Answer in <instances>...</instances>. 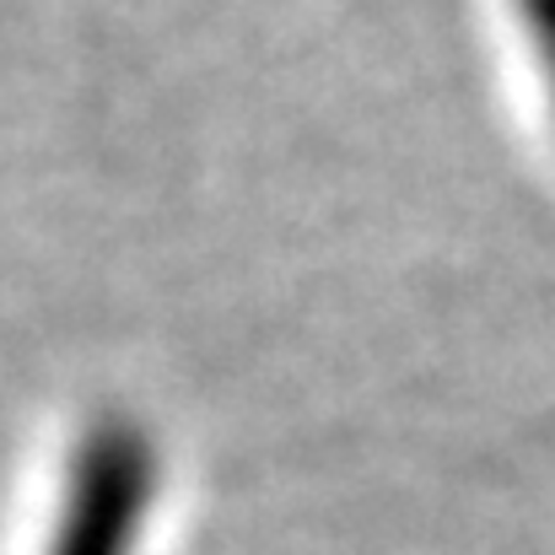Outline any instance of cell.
I'll return each mask as SVG.
<instances>
[{
  "label": "cell",
  "mask_w": 555,
  "mask_h": 555,
  "mask_svg": "<svg viewBox=\"0 0 555 555\" xmlns=\"http://www.w3.org/2000/svg\"><path fill=\"white\" fill-rule=\"evenodd\" d=\"M518 16H524V33H529V49H534V70L545 81L555 119V0H518Z\"/></svg>",
  "instance_id": "obj_2"
},
{
  "label": "cell",
  "mask_w": 555,
  "mask_h": 555,
  "mask_svg": "<svg viewBox=\"0 0 555 555\" xmlns=\"http://www.w3.org/2000/svg\"><path fill=\"white\" fill-rule=\"evenodd\" d=\"M152 507L157 448L146 426L130 415H98L81 426L65 459L54 534L43 555H141Z\"/></svg>",
  "instance_id": "obj_1"
}]
</instances>
